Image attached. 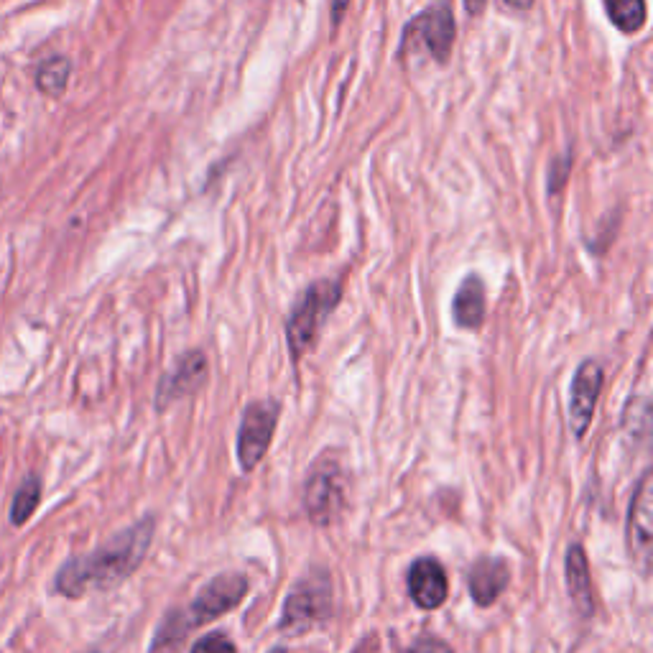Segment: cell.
I'll use <instances>...</instances> for the list:
<instances>
[{"label":"cell","instance_id":"ac0fdd59","mask_svg":"<svg viewBox=\"0 0 653 653\" xmlns=\"http://www.w3.org/2000/svg\"><path fill=\"white\" fill-rule=\"evenodd\" d=\"M192 653H238L235 643L230 641L225 633H207L205 638H199L192 646Z\"/></svg>","mask_w":653,"mask_h":653},{"label":"cell","instance_id":"7c38bea8","mask_svg":"<svg viewBox=\"0 0 653 653\" xmlns=\"http://www.w3.org/2000/svg\"><path fill=\"white\" fill-rule=\"evenodd\" d=\"M508 582H511V569L506 559L498 557H480L467 572V590L480 608L493 605L506 592Z\"/></svg>","mask_w":653,"mask_h":653},{"label":"cell","instance_id":"603a6c76","mask_svg":"<svg viewBox=\"0 0 653 653\" xmlns=\"http://www.w3.org/2000/svg\"><path fill=\"white\" fill-rule=\"evenodd\" d=\"M271 653H286V648H281V646H279V648H273Z\"/></svg>","mask_w":653,"mask_h":653},{"label":"cell","instance_id":"30bf717a","mask_svg":"<svg viewBox=\"0 0 653 653\" xmlns=\"http://www.w3.org/2000/svg\"><path fill=\"white\" fill-rule=\"evenodd\" d=\"M207 381V355L202 350H189L177 360L174 370L161 378L156 391V409H169L179 398L194 396Z\"/></svg>","mask_w":653,"mask_h":653},{"label":"cell","instance_id":"52a82bcc","mask_svg":"<svg viewBox=\"0 0 653 653\" xmlns=\"http://www.w3.org/2000/svg\"><path fill=\"white\" fill-rule=\"evenodd\" d=\"M419 39L426 46V52L432 54L437 64H447L452 57L457 39V23L452 6L447 0L437 3V6L426 8L424 13L414 18L409 29H406V41Z\"/></svg>","mask_w":653,"mask_h":653},{"label":"cell","instance_id":"4fadbf2b","mask_svg":"<svg viewBox=\"0 0 653 653\" xmlns=\"http://www.w3.org/2000/svg\"><path fill=\"white\" fill-rule=\"evenodd\" d=\"M564 572H567V592L574 610L580 613V618H592L595 615V600H592L590 564H587V554L580 544H572L567 549Z\"/></svg>","mask_w":653,"mask_h":653},{"label":"cell","instance_id":"277c9868","mask_svg":"<svg viewBox=\"0 0 653 653\" xmlns=\"http://www.w3.org/2000/svg\"><path fill=\"white\" fill-rule=\"evenodd\" d=\"M332 615V582L324 569L304 574L289 592L281 615V631L304 633L319 623H327Z\"/></svg>","mask_w":653,"mask_h":653},{"label":"cell","instance_id":"2e32d148","mask_svg":"<svg viewBox=\"0 0 653 653\" xmlns=\"http://www.w3.org/2000/svg\"><path fill=\"white\" fill-rule=\"evenodd\" d=\"M69 74H72V62H69L67 57L46 59V62L36 69V87H39L46 97H62L64 92H67Z\"/></svg>","mask_w":653,"mask_h":653},{"label":"cell","instance_id":"ba28073f","mask_svg":"<svg viewBox=\"0 0 653 653\" xmlns=\"http://www.w3.org/2000/svg\"><path fill=\"white\" fill-rule=\"evenodd\" d=\"M602 381V365L597 360H585L577 368L572 378V391H569V429L577 439H582L587 434V429L592 426V416L597 409V398H600Z\"/></svg>","mask_w":653,"mask_h":653},{"label":"cell","instance_id":"7402d4cb","mask_svg":"<svg viewBox=\"0 0 653 653\" xmlns=\"http://www.w3.org/2000/svg\"><path fill=\"white\" fill-rule=\"evenodd\" d=\"M506 3L511 8H516V11H529L534 6V0H506Z\"/></svg>","mask_w":653,"mask_h":653},{"label":"cell","instance_id":"d6986e66","mask_svg":"<svg viewBox=\"0 0 653 653\" xmlns=\"http://www.w3.org/2000/svg\"><path fill=\"white\" fill-rule=\"evenodd\" d=\"M409 653H455L452 648L447 646V643L442 641V638L437 636H424L419 638V641L414 643V646L409 648Z\"/></svg>","mask_w":653,"mask_h":653},{"label":"cell","instance_id":"9a60e30c","mask_svg":"<svg viewBox=\"0 0 653 653\" xmlns=\"http://www.w3.org/2000/svg\"><path fill=\"white\" fill-rule=\"evenodd\" d=\"M610 23L620 34H638L648 21L646 0H602Z\"/></svg>","mask_w":653,"mask_h":653},{"label":"cell","instance_id":"6da1fadb","mask_svg":"<svg viewBox=\"0 0 653 653\" xmlns=\"http://www.w3.org/2000/svg\"><path fill=\"white\" fill-rule=\"evenodd\" d=\"M154 531V518H141L138 523H133L131 529L115 534L92 554L69 559L59 569L54 592L64 597H82L87 592L113 590V587L123 585L146 559L148 546L154 541Z\"/></svg>","mask_w":653,"mask_h":653},{"label":"cell","instance_id":"e0dca14e","mask_svg":"<svg viewBox=\"0 0 653 653\" xmlns=\"http://www.w3.org/2000/svg\"><path fill=\"white\" fill-rule=\"evenodd\" d=\"M39 500H41L39 477L29 475L21 483V488L16 490V498H13V506H11V521L16 523V526H23V523L34 516L36 508H39Z\"/></svg>","mask_w":653,"mask_h":653},{"label":"cell","instance_id":"8992f818","mask_svg":"<svg viewBox=\"0 0 653 653\" xmlns=\"http://www.w3.org/2000/svg\"><path fill=\"white\" fill-rule=\"evenodd\" d=\"M279 414L281 404L273 398H263V401H253L245 406L238 429V460L245 472L256 470L266 457L276 424H279Z\"/></svg>","mask_w":653,"mask_h":653},{"label":"cell","instance_id":"44dd1931","mask_svg":"<svg viewBox=\"0 0 653 653\" xmlns=\"http://www.w3.org/2000/svg\"><path fill=\"white\" fill-rule=\"evenodd\" d=\"M485 6H488V0H465V11L470 16H480L485 11Z\"/></svg>","mask_w":653,"mask_h":653},{"label":"cell","instance_id":"5b68a950","mask_svg":"<svg viewBox=\"0 0 653 653\" xmlns=\"http://www.w3.org/2000/svg\"><path fill=\"white\" fill-rule=\"evenodd\" d=\"M345 472L330 457H319L304 480V511L317 526H327L345 511Z\"/></svg>","mask_w":653,"mask_h":653},{"label":"cell","instance_id":"3957f363","mask_svg":"<svg viewBox=\"0 0 653 653\" xmlns=\"http://www.w3.org/2000/svg\"><path fill=\"white\" fill-rule=\"evenodd\" d=\"M340 299V281H314L312 286L301 291V296L296 299L294 307H291L289 317H286V337H289L291 358L301 360L317 345V340L322 337L324 324H327L330 314L337 309Z\"/></svg>","mask_w":653,"mask_h":653},{"label":"cell","instance_id":"7a4b0ae2","mask_svg":"<svg viewBox=\"0 0 653 653\" xmlns=\"http://www.w3.org/2000/svg\"><path fill=\"white\" fill-rule=\"evenodd\" d=\"M245 595H248V580H245L243 574H217V577H212V580L197 592V597H194L187 610H171V613L161 620L151 651L156 653L161 651V648L174 646V643L182 641L189 631H194L199 625L222 618L225 613L238 608Z\"/></svg>","mask_w":653,"mask_h":653},{"label":"cell","instance_id":"cb8c5ba5","mask_svg":"<svg viewBox=\"0 0 653 653\" xmlns=\"http://www.w3.org/2000/svg\"><path fill=\"white\" fill-rule=\"evenodd\" d=\"M87 653H95V651H87Z\"/></svg>","mask_w":653,"mask_h":653},{"label":"cell","instance_id":"8fae6325","mask_svg":"<svg viewBox=\"0 0 653 653\" xmlns=\"http://www.w3.org/2000/svg\"><path fill=\"white\" fill-rule=\"evenodd\" d=\"M409 595L421 610L442 608L449 595V580L434 557H419L409 569Z\"/></svg>","mask_w":653,"mask_h":653},{"label":"cell","instance_id":"5bb4252c","mask_svg":"<svg viewBox=\"0 0 653 653\" xmlns=\"http://www.w3.org/2000/svg\"><path fill=\"white\" fill-rule=\"evenodd\" d=\"M485 309H488V299H485L483 279L470 273L457 289L455 301H452L455 324L462 330H480L485 322Z\"/></svg>","mask_w":653,"mask_h":653},{"label":"cell","instance_id":"9c48e42d","mask_svg":"<svg viewBox=\"0 0 653 653\" xmlns=\"http://www.w3.org/2000/svg\"><path fill=\"white\" fill-rule=\"evenodd\" d=\"M653 544V493H651V472H643L638 488L633 493L631 511H628V551L633 562L648 572L651 564Z\"/></svg>","mask_w":653,"mask_h":653},{"label":"cell","instance_id":"ffe728a7","mask_svg":"<svg viewBox=\"0 0 653 653\" xmlns=\"http://www.w3.org/2000/svg\"><path fill=\"white\" fill-rule=\"evenodd\" d=\"M347 6H350V0H332V23H335V26H340L342 23V16H345Z\"/></svg>","mask_w":653,"mask_h":653}]
</instances>
